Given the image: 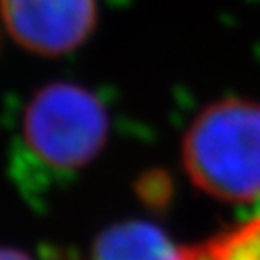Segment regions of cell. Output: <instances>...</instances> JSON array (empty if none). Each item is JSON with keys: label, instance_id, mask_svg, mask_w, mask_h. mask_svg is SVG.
<instances>
[{"label": "cell", "instance_id": "7a4b0ae2", "mask_svg": "<svg viewBox=\"0 0 260 260\" xmlns=\"http://www.w3.org/2000/svg\"><path fill=\"white\" fill-rule=\"evenodd\" d=\"M110 118L103 101L81 85L43 87L23 112L21 139L31 160L56 176L87 168L108 141Z\"/></svg>", "mask_w": 260, "mask_h": 260}, {"label": "cell", "instance_id": "8992f818", "mask_svg": "<svg viewBox=\"0 0 260 260\" xmlns=\"http://www.w3.org/2000/svg\"><path fill=\"white\" fill-rule=\"evenodd\" d=\"M2 260H33L27 252L21 249H14V247H4L2 249Z\"/></svg>", "mask_w": 260, "mask_h": 260}, {"label": "cell", "instance_id": "6da1fadb", "mask_svg": "<svg viewBox=\"0 0 260 260\" xmlns=\"http://www.w3.org/2000/svg\"><path fill=\"white\" fill-rule=\"evenodd\" d=\"M191 183L223 203L260 199V104L230 96L191 121L181 147Z\"/></svg>", "mask_w": 260, "mask_h": 260}, {"label": "cell", "instance_id": "277c9868", "mask_svg": "<svg viewBox=\"0 0 260 260\" xmlns=\"http://www.w3.org/2000/svg\"><path fill=\"white\" fill-rule=\"evenodd\" d=\"M174 247L158 225L127 220L106 228L93 245L91 260H177Z\"/></svg>", "mask_w": 260, "mask_h": 260}, {"label": "cell", "instance_id": "5b68a950", "mask_svg": "<svg viewBox=\"0 0 260 260\" xmlns=\"http://www.w3.org/2000/svg\"><path fill=\"white\" fill-rule=\"evenodd\" d=\"M208 260H260V214L203 243Z\"/></svg>", "mask_w": 260, "mask_h": 260}, {"label": "cell", "instance_id": "3957f363", "mask_svg": "<svg viewBox=\"0 0 260 260\" xmlns=\"http://www.w3.org/2000/svg\"><path fill=\"white\" fill-rule=\"evenodd\" d=\"M2 19L18 47L39 56H62L93 33L96 0H2Z\"/></svg>", "mask_w": 260, "mask_h": 260}]
</instances>
